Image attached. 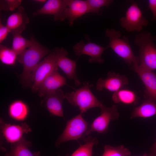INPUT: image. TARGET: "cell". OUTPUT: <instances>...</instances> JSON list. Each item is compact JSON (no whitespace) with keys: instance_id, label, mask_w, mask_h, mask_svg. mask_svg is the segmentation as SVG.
Wrapping results in <instances>:
<instances>
[{"instance_id":"obj_5","label":"cell","mask_w":156,"mask_h":156,"mask_svg":"<svg viewBox=\"0 0 156 156\" xmlns=\"http://www.w3.org/2000/svg\"><path fill=\"white\" fill-rule=\"evenodd\" d=\"M89 126L88 123L80 113L66 122L65 127L62 133L55 143L56 147L68 141L86 138L87 132Z\"/></svg>"},{"instance_id":"obj_15","label":"cell","mask_w":156,"mask_h":156,"mask_svg":"<svg viewBox=\"0 0 156 156\" xmlns=\"http://www.w3.org/2000/svg\"><path fill=\"white\" fill-rule=\"evenodd\" d=\"M67 7L64 12L65 19H68L69 25L72 26L75 20L90 12L86 0H66Z\"/></svg>"},{"instance_id":"obj_26","label":"cell","mask_w":156,"mask_h":156,"mask_svg":"<svg viewBox=\"0 0 156 156\" xmlns=\"http://www.w3.org/2000/svg\"><path fill=\"white\" fill-rule=\"evenodd\" d=\"M131 155L129 150L123 145L114 147L107 145L101 156H130Z\"/></svg>"},{"instance_id":"obj_10","label":"cell","mask_w":156,"mask_h":156,"mask_svg":"<svg viewBox=\"0 0 156 156\" xmlns=\"http://www.w3.org/2000/svg\"><path fill=\"white\" fill-rule=\"evenodd\" d=\"M52 51L55 53V59L58 67L66 75L68 78L73 80L76 86L80 85L81 82L76 74V61L67 57L68 52L64 48L55 47Z\"/></svg>"},{"instance_id":"obj_30","label":"cell","mask_w":156,"mask_h":156,"mask_svg":"<svg viewBox=\"0 0 156 156\" xmlns=\"http://www.w3.org/2000/svg\"><path fill=\"white\" fill-rule=\"evenodd\" d=\"M147 9L150 10L153 14L152 19L156 21V0L148 1V5Z\"/></svg>"},{"instance_id":"obj_13","label":"cell","mask_w":156,"mask_h":156,"mask_svg":"<svg viewBox=\"0 0 156 156\" xmlns=\"http://www.w3.org/2000/svg\"><path fill=\"white\" fill-rule=\"evenodd\" d=\"M43 97L41 103L44 105L51 115L64 116L62 103L65 99V96L61 88L48 94Z\"/></svg>"},{"instance_id":"obj_29","label":"cell","mask_w":156,"mask_h":156,"mask_svg":"<svg viewBox=\"0 0 156 156\" xmlns=\"http://www.w3.org/2000/svg\"><path fill=\"white\" fill-rule=\"evenodd\" d=\"M9 30L6 26L0 22V43L4 40L6 38L9 33Z\"/></svg>"},{"instance_id":"obj_9","label":"cell","mask_w":156,"mask_h":156,"mask_svg":"<svg viewBox=\"0 0 156 156\" xmlns=\"http://www.w3.org/2000/svg\"><path fill=\"white\" fill-rule=\"evenodd\" d=\"M86 36L88 40L87 42L85 43L83 40H81L73 47L75 55L79 57L83 55L89 56L88 62L90 63H103L104 61L102 55L107 47H103L91 42L89 37L88 36Z\"/></svg>"},{"instance_id":"obj_11","label":"cell","mask_w":156,"mask_h":156,"mask_svg":"<svg viewBox=\"0 0 156 156\" xmlns=\"http://www.w3.org/2000/svg\"><path fill=\"white\" fill-rule=\"evenodd\" d=\"M131 68L137 73L144 84V97L156 103V74L139 65L132 66Z\"/></svg>"},{"instance_id":"obj_21","label":"cell","mask_w":156,"mask_h":156,"mask_svg":"<svg viewBox=\"0 0 156 156\" xmlns=\"http://www.w3.org/2000/svg\"><path fill=\"white\" fill-rule=\"evenodd\" d=\"M31 142L22 138L14 143L10 151L5 154V156H40L39 152L33 153L29 149Z\"/></svg>"},{"instance_id":"obj_2","label":"cell","mask_w":156,"mask_h":156,"mask_svg":"<svg viewBox=\"0 0 156 156\" xmlns=\"http://www.w3.org/2000/svg\"><path fill=\"white\" fill-rule=\"evenodd\" d=\"M156 37L148 31H141L137 34L134 44L139 48V65L149 70L156 69Z\"/></svg>"},{"instance_id":"obj_4","label":"cell","mask_w":156,"mask_h":156,"mask_svg":"<svg viewBox=\"0 0 156 156\" xmlns=\"http://www.w3.org/2000/svg\"><path fill=\"white\" fill-rule=\"evenodd\" d=\"M83 84L82 87L75 91L65 94L68 102L73 106L78 107L82 114L91 108L100 107L103 105L102 102L97 99L90 90L93 85L86 81Z\"/></svg>"},{"instance_id":"obj_12","label":"cell","mask_w":156,"mask_h":156,"mask_svg":"<svg viewBox=\"0 0 156 156\" xmlns=\"http://www.w3.org/2000/svg\"><path fill=\"white\" fill-rule=\"evenodd\" d=\"M107 75L106 78H100L97 81L96 89L98 91H101L105 89L114 92L129 84L128 79L125 75L113 71L109 72Z\"/></svg>"},{"instance_id":"obj_23","label":"cell","mask_w":156,"mask_h":156,"mask_svg":"<svg viewBox=\"0 0 156 156\" xmlns=\"http://www.w3.org/2000/svg\"><path fill=\"white\" fill-rule=\"evenodd\" d=\"M85 143L80 145L70 155L68 156H92L93 148L98 143L95 138L88 137L85 138Z\"/></svg>"},{"instance_id":"obj_14","label":"cell","mask_w":156,"mask_h":156,"mask_svg":"<svg viewBox=\"0 0 156 156\" xmlns=\"http://www.w3.org/2000/svg\"><path fill=\"white\" fill-rule=\"evenodd\" d=\"M67 7L66 0H49L40 9L33 14L36 16L40 14L53 15L55 21H62L65 19L64 12Z\"/></svg>"},{"instance_id":"obj_18","label":"cell","mask_w":156,"mask_h":156,"mask_svg":"<svg viewBox=\"0 0 156 156\" xmlns=\"http://www.w3.org/2000/svg\"><path fill=\"white\" fill-rule=\"evenodd\" d=\"M2 131L8 142L15 143L20 140L23 135L31 131L28 126L25 123L21 125H12L1 121Z\"/></svg>"},{"instance_id":"obj_32","label":"cell","mask_w":156,"mask_h":156,"mask_svg":"<svg viewBox=\"0 0 156 156\" xmlns=\"http://www.w3.org/2000/svg\"><path fill=\"white\" fill-rule=\"evenodd\" d=\"M36 1L37 2H38L39 3H46L47 1V0H36L34 1Z\"/></svg>"},{"instance_id":"obj_6","label":"cell","mask_w":156,"mask_h":156,"mask_svg":"<svg viewBox=\"0 0 156 156\" xmlns=\"http://www.w3.org/2000/svg\"><path fill=\"white\" fill-rule=\"evenodd\" d=\"M120 21L121 26L129 32L140 33L148 23V20L144 16L137 3L134 1L131 2L125 16L120 18Z\"/></svg>"},{"instance_id":"obj_24","label":"cell","mask_w":156,"mask_h":156,"mask_svg":"<svg viewBox=\"0 0 156 156\" xmlns=\"http://www.w3.org/2000/svg\"><path fill=\"white\" fill-rule=\"evenodd\" d=\"M21 33L12 34L13 39L12 49L18 55L22 53L32 43L31 40H28L23 37Z\"/></svg>"},{"instance_id":"obj_25","label":"cell","mask_w":156,"mask_h":156,"mask_svg":"<svg viewBox=\"0 0 156 156\" xmlns=\"http://www.w3.org/2000/svg\"><path fill=\"white\" fill-rule=\"evenodd\" d=\"M17 56L12 48L0 44V60L2 63L7 65H14L15 64Z\"/></svg>"},{"instance_id":"obj_7","label":"cell","mask_w":156,"mask_h":156,"mask_svg":"<svg viewBox=\"0 0 156 156\" xmlns=\"http://www.w3.org/2000/svg\"><path fill=\"white\" fill-rule=\"evenodd\" d=\"M100 108L101 114L89 126L86 136L92 132L101 133H106L110 122L117 120L119 118V114L116 105H113L109 107H107L103 105Z\"/></svg>"},{"instance_id":"obj_20","label":"cell","mask_w":156,"mask_h":156,"mask_svg":"<svg viewBox=\"0 0 156 156\" xmlns=\"http://www.w3.org/2000/svg\"><path fill=\"white\" fill-rule=\"evenodd\" d=\"M156 115V103L146 99L141 105L134 108L132 112L130 118L151 117Z\"/></svg>"},{"instance_id":"obj_17","label":"cell","mask_w":156,"mask_h":156,"mask_svg":"<svg viewBox=\"0 0 156 156\" xmlns=\"http://www.w3.org/2000/svg\"><path fill=\"white\" fill-rule=\"evenodd\" d=\"M29 22V18L24 8L20 6L18 11L8 18L6 26L12 34H21Z\"/></svg>"},{"instance_id":"obj_31","label":"cell","mask_w":156,"mask_h":156,"mask_svg":"<svg viewBox=\"0 0 156 156\" xmlns=\"http://www.w3.org/2000/svg\"><path fill=\"white\" fill-rule=\"evenodd\" d=\"M150 156H156V141L151 148Z\"/></svg>"},{"instance_id":"obj_27","label":"cell","mask_w":156,"mask_h":156,"mask_svg":"<svg viewBox=\"0 0 156 156\" xmlns=\"http://www.w3.org/2000/svg\"><path fill=\"white\" fill-rule=\"evenodd\" d=\"M90 12L101 15V8L108 6L113 1L112 0H86Z\"/></svg>"},{"instance_id":"obj_3","label":"cell","mask_w":156,"mask_h":156,"mask_svg":"<svg viewBox=\"0 0 156 156\" xmlns=\"http://www.w3.org/2000/svg\"><path fill=\"white\" fill-rule=\"evenodd\" d=\"M105 36L109 39L107 48H111L128 65L131 66L139 65L138 57L134 55L127 36L121 38L120 31L114 29H107Z\"/></svg>"},{"instance_id":"obj_1","label":"cell","mask_w":156,"mask_h":156,"mask_svg":"<svg viewBox=\"0 0 156 156\" xmlns=\"http://www.w3.org/2000/svg\"><path fill=\"white\" fill-rule=\"evenodd\" d=\"M30 39L32 41L31 46L18 55L17 59L23 65L20 79L23 85L27 88L31 87L32 75L40 60L52 51L40 44L33 36H31Z\"/></svg>"},{"instance_id":"obj_8","label":"cell","mask_w":156,"mask_h":156,"mask_svg":"<svg viewBox=\"0 0 156 156\" xmlns=\"http://www.w3.org/2000/svg\"><path fill=\"white\" fill-rule=\"evenodd\" d=\"M55 53L53 51L40 62L34 70L32 76V85L31 87L34 92L38 91L43 81L55 71L58 70L55 59Z\"/></svg>"},{"instance_id":"obj_16","label":"cell","mask_w":156,"mask_h":156,"mask_svg":"<svg viewBox=\"0 0 156 156\" xmlns=\"http://www.w3.org/2000/svg\"><path fill=\"white\" fill-rule=\"evenodd\" d=\"M67 85L71 87L66 83L65 78L56 70L48 76L42 83L38 88V95L40 97L53 92L60 88Z\"/></svg>"},{"instance_id":"obj_33","label":"cell","mask_w":156,"mask_h":156,"mask_svg":"<svg viewBox=\"0 0 156 156\" xmlns=\"http://www.w3.org/2000/svg\"><path fill=\"white\" fill-rule=\"evenodd\" d=\"M143 156H148L147 155H146V154H144Z\"/></svg>"},{"instance_id":"obj_28","label":"cell","mask_w":156,"mask_h":156,"mask_svg":"<svg viewBox=\"0 0 156 156\" xmlns=\"http://www.w3.org/2000/svg\"><path fill=\"white\" fill-rule=\"evenodd\" d=\"M22 2L20 0H6L0 1V10L13 11L16 8H18Z\"/></svg>"},{"instance_id":"obj_19","label":"cell","mask_w":156,"mask_h":156,"mask_svg":"<svg viewBox=\"0 0 156 156\" xmlns=\"http://www.w3.org/2000/svg\"><path fill=\"white\" fill-rule=\"evenodd\" d=\"M112 99L115 103L135 105L138 103L139 98L135 92L123 88L114 92Z\"/></svg>"},{"instance_id":"obj_22","label":"cell","mask_w":156,"mask_h":156,"mask_svg":"<svg viewBox=\"0 0 156 156\" xmlns=\"http://www.w3.org/2000/svg\"><path fill=\"white\" fill-rule=\"evenodd\" d=\"M10 116L18 120H23L27 117L28 109L27 105L22 101H14L10 105L9 109Z\"/></svg>"}]
</instances>
